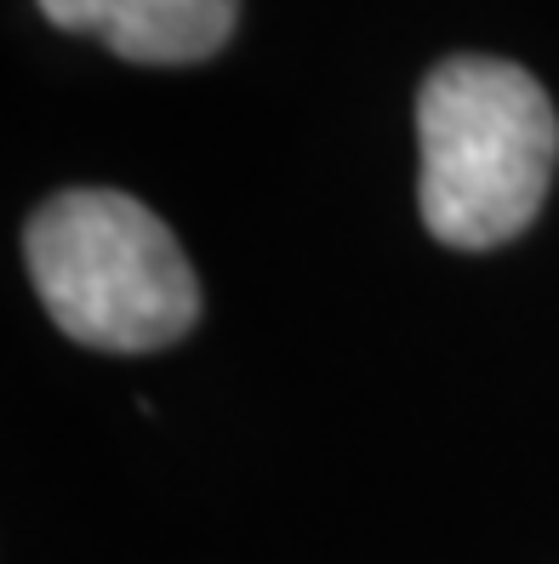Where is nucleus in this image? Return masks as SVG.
Returning a JSON list of instances; mask_svg holds the SVG:
<instances>
[{
	"label": "nucleus",
	"mask_w": 559,
	"mask_h": 564,
	"mask_svg": "<svg viewBox=\"0 0 559 564\" xmlns=\"http://www.w3.org/2000/svg\"><path fill=\"white\" fill-rule=\"evenodd\" d=\"M429 235L485 251L531 228L559 160V120L537 75L503 57H445L417 97Z\"/></svg>",
	"instance_id": "1"
},
{
	"label": "nucleus",
	"mask_w": 559,
	"mask_h": 564,
	"mask_svg": "<svg viewBox=\"0 0 559 564\" xmlns=\"http://www.w3.org/2000/svg\"><path fill=\"white\" fill-rule=\"evenodd\" d=\"M23 257L63 337L104 354H149L201 319V280L143 200L63 188L29 217Z\"/></svg>",
	"instance_id": "2"
},
{
	"label": "nucleus",
	"mask_w": 559,
	"mask_h": 564,
	"mask_svg": "<svg viewBox=\"0 0 559 564\" xmlns=\"http://www.w3.org/2000/svg\"><path fill=\"white\" fill-rule=\"evenodd\" d=\"M75 35H97L131 63H201L235 35L240 0H35Z\"/></svg>",
	"instance_id": "3"
}]
</instances>
